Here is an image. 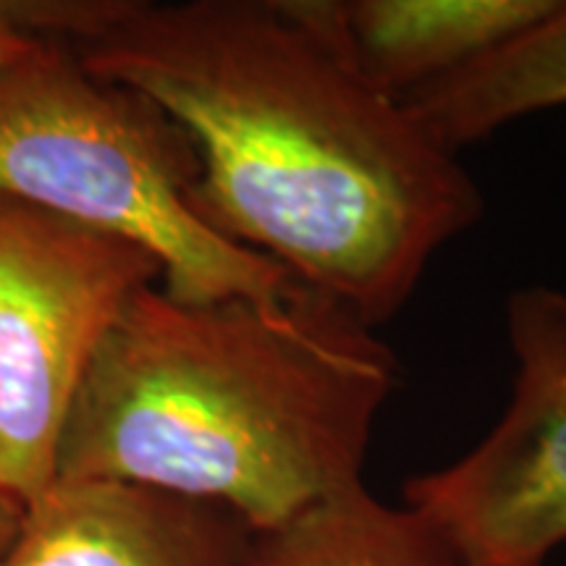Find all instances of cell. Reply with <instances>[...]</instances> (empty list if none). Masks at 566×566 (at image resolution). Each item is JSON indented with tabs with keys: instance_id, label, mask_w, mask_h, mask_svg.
Segmentation results:
<instances>
[{
	"instance_id": "obj_2",
	"label": "cell",
	"mask_w": 566,
	"mask_h": 566,
	"mask_svg": "<svg viewBox=\"0 0 566 566\" xmlns=\"http://www.w3.org/2000/svg\"><path fill=\"white\" fill-rule=\"evenodd\" d=\"M394 386L375 328L300 283L279 302L208 304L153 283L92 359L55 478L158 488L271 527L363 483Z\"/></svg>"
},
{
	"instance_id": "obj_11",
	"label": "cell",
	"mask_w": 566,
	"mask_h": 566,
	"mask_svg": "<svg viewBox=\"0 0 566 566\" xmlns=\"http://www.w3.org/2000/svg\"><path fill=\"white\" fill-rule=\"evenodd\" d=\"M19 516H21V504L0 488V551H3L6 543L11 541Z\"/></svg>"
},
{
	"instance_id": "obj_8",
	"label": "cell",
	"mask_w": 566,
	"mask_h": 566,
	"mask_svg": "<svg viewBox=\"0 0 566 566\" xmlns=\"http://www.w3.org/2000/svg\"><path fill=\"white\" fill-rule=\"evenodd\" d=\"M401 103L457 155L506 124L566 105V0L520 38Z\"/></svg>"
},
{
	"instance_id": "obj_10",
	"label": "cell",
	"mask_w": 566,
	"mask_h": 566,
	"mask_svg": "<svg viewBox=\"0 0 566 566\" xmlns=\"http://www.w3.org/2000/svg\"><path fill=\"white\" fill-rule=\"evenodd\" d=\"M124 0H0V66L48 45L90 40Z\"/></svg>"
},
{
	"instance_id": "obj_9",
	"label": "cell",
	"mask_w": 566,
	"mask_h": 566,
	"mask_svg": "<svg viewBox=\"0 0 566 566\" xmlns=\"http://www.w3.org/2000/svg\"><path fill=\"white\" fill-rule=\"evenodd\" d=\"M239 566H464L441 530L409 504L391 506L365 483L271 527L250 530Z\"/></svg>"
},
{
	"instance_id": "obj_7",
	"label": "cell",
	"mask_w": 566,
	"mask_h": 566,
	"mask_svg": "<svg viewBox=\"0 0 566 566\" xmlns=\"http://www.w3.org/2000/svg\"><path fill=\"white\" fill-rule=\"evenodd\" d=\"M558 0H331L344 51L365 80L405 97L454 76L556 9Z\"/></svg>"
},
{
	"instance_id": "obj_3",
	"label": "cell",
	"mask_w": 566,
	"mask_h": 566,
	"mask_svg": "<svg viewBox=\"0 0 566 566\" xmlns=\"http://www.w3.org/2000/svg\"><path fill=\"white\" fill-rule=\"evenodd\" d=\"M200 155L142 92L101 80L48 42L0 66V195L139 244L171 300L279 302L292 281L195 208Z\"/></svg>"
},
{
	"instance_id": "obj_4",
	"label": "cell",
	"mask_w": 566,
	"mask_h": 566,
	"mask_svg": "<svg viewBox=\"0 0 566 566\" xmlns=\"http://www.w3.org/2000/svg\"><path fill=\"white\" fill-rule=\"evenodd\" d=\"M153 283L139 244L0 195V488L21 506L55 480L84 375Z\"/></svg>"
},
{
	"instance_id": "obj_1",
	"label": "cell",
	"mask_w": 566,
	"mask_h": 566,
	"mask_svg": "<svg viewBox=\"0 0 566 566\" xmlns=\"http://www.w3.org/2000/svg\"><path fill=\"white\" fill-rule=\"evenodd\" d=\"M71 48L189 134L212 231L370 328L483 212L459 155L359 74L331 0H126Z\"/></svg>"
},
{
	"instance_id": "obj_6",
	"label": "cell",
	"mask_w": 566,
	"mask_h": 566,
	"mask_svg": "<svg viewBox=\"0 0 566 566\" xmlns=\"http://www.w3.org/2000/svg\"><path fill=\"white\" fill-rule=\"evenodd\" d=\"M250 525L208 501L55 478L21 506L0 566H239Z\"/></svg>"
},
{
	"instance_id": "obj_5",
	"label": "cell",
	"mask_w": 566,
	"mask_h": 566,
	"mask_svg": "<svg viewBox=\"0 0 566 566\" xmlns=\"http://www.w3.org/2000/svg\"><path fill=\"white\" fill-rule=\"evenodd\" d=\"M506 336L516 373L501 420L462 459L405 485L464 566H546L566 543V294L516 289Z\"/></svg>"
}]
</instances>
